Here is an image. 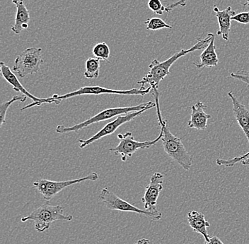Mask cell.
<instances>
[{"label":"cell","instance_id":"6da1fadb","mask_svg":"<svg viewBox=\"0 0 249 244\" xmlns=\"http://www.w3.org/2000/svg\"><path fill=\"white\" fill-rule=\"evenodd\" d=\"M213 33H209L207 35V37L204 39L197 38V43L192 48L188 49H181L179 52L173 54L170 58L165 60L164 62H160L159 60H154L149 65V71L147 75L141 81L138 82V84H140L142 89H146V85H149L152 88V91L158 90L159 85L160 82L164 79L165 77H167L170 74V68L179 58L183 56L186 55L190 52H194V51L201 50L202 49H205L209 45L210 40H211Z\"/></svg>","mask_w":249,"mask_h":244},{"label":"cell","instance_id":"7a4b0ae2","mask_svg":"<svg viewBox=\"0 0 249 244\" xmlns=\"http://www.w3.org/2000/svg\"><path fill=\"white\" fill-rule=\"evenodd\" d=\"M155 103L159 124L163 133L161 141L165 153L167 154L173 161L178 163L183 169L189 170L193 165L194 156L186 150L181 139L171 133L168 127L167 120H164L161 117L160 101H156Z\"/></svg>","mask_w":249,"mask_h":244},{"label":"cell","instance_id":"3957f363","mask_svg":"<svg viewBox=\"0 0 249 244\" xmlns=\"http://www.w3.org/2000/svg\"><path fill=\"white\" fill-rule=\"evenodd\" d=\"M152 88L150 86L148 87L146 89H142V88H132L131 90H127V91H118V90L110 89V88H104L101 86H85L79 88L77 91L70 92L62 96L54 94L52 97L48 98L41 99V100L38 103H31L29 105V108L35 106H40L43 104H53L59 105L64 99L71 98L76 97V96H89V95H95L99 96L101 94H116L124 95V96H144L152 91Z\"/></svg>","mask_w":249,"mask_h":244},{"label":"cell","instance_id":"277c9868","mask_svg":"<svg viewBox=\"0 0 249 244\" xmlns=\"http://www.w3.org/2000/svg\"><path fill=\"white\" fill-rule=\"evenodd\" d=\"M156 107L155 102H149L145 103L140 104L133 107H113V108H108L102 110L97 114L91 116L89 119H87L85 122L75 124L72 127H65V126L59 125L56 127L55 131L57 133L63 134V133H70L72 132H77L79 130L87 128L89 126L92 125L96 123L104 122L108 120L115 116H119L121 114H128V113H134V112L140 111L145 108H154Z\"/></svg>","mask_w":249,"mask_h":244},{"label":"cell","instance_id":"5b68a950","mask_svg":"<svg viewBox=\"0 0 249 244\" xmlns=\"http://www.w3.org/2000/svg\"><path fill=\"white\" fill-rule=\"evenodd\" d=\"M72 220V215L64 214L61 206H51L47 203L39 207L29 215L23 217L21 222L32 220L34 222L35 229L38 232H43L51 228L53 222L58 220L71 221Z\"/></svg>","mask_w":249,"mask_h":244},{"label":"cell","instance_id":"8992f818","mask_svg":"<svg viewBox=\"0 0 249 244\" xmlns=\"http://www.w3.org/2000/svg\"><path fill=\"white\" fill-rule=\"evenodd\" d=\"M100 198L105 206L111 211H119L122 212H135V213L142 214L154 221L160 220L162 217V214L159 211L157 212H152L147 210H141L137 208L136 206L130 204L128 202L118 197L107 187L101 189Z\"/></svg>","mask_w":249,"mask_h":244},{"label":"cell","instance_id":"52a82bcc","mask_svg":"<svg viewBox=\"0 0 249 244\" xmlns=\"http://www.w3.org/2000/svg\"><path fill=\"white\" fill-rule=\"evenodd\" d=\"M43 63L41 48H27L17 56L14 64L13 71L19 77H26L38 72Z\"/></svg>","mask_w":249,"mask_h":244},{"label":"cell","instance_id":"ba28073f","mask_svg":"<svg viewBox=\"0 0 249 244\" xmlns=\"http://www.w3.org/2000/svg\"><path fill=\"white\" fill-rule=\"evenodd\" d=\"M162 136V131L160 130L158 137L153 141L140 142L135 139L131 132H126L124 134L119 133L117 136L120 140L119 144L116 147H110L109 151L113 152L116 155H121L122 161L125 162L127 161V158H131L132 155L140 149L144 150L155 146L157 143L161 140Z\"/></svg>","mask_w":249,"mask_h":244},{"label":"cell","instance_id":"9c48e42d","mask_svg":"<svg viewBox=\"0 0 249 244\" xmlns=\"http://www.w3.org/2000/svg\"><path fill=\"white\" fill-rule=\"evenodd\" d=\"M98 179H99V175L96 172H91L82 178L68 180V181H54L40 179L34 183V186L43 195L45 200L49 201L67 187L83 182V181H96Z\"/></svg>","mask_w":249,"mask_h":244},{"label":"cell","instance_id":"30bf717a","mask_svg":"<svg viewBox=\"0 0 249 244\" xmlns=\"http://www.w3.org/2000/svg\"><path fill=\"white\" fill-rule=\"evenodd\" d=\"M148 110H150V108H145L144 110H140V111L134 112V113H128V114H121L116 116V119L104 126L99 132L93 135L92 137L89 138V139L79 140L78 142L80 144L79 147L85 148L87 146L91 145V144L96 142V141H99L101 138L113 134L121 126L124 125L125 123L131 122L137 116H140V114H142Z\"/></svg>","mask_w":249,"mask_h":244},{"label":"cell","instance_id":"8fae6325","mask_svg":"<svg viewBox=\"0 0 249 244\" xmlns=\"http://www.w3.org/2000/svg\"><path fill=\"white\" fill-rule=\"evenodd\" d=\"M163 177L164 176L160 172H155L151 177L150 182L146 186L145 193L142 198V202L144 204V209L157 212V200L160 192L163 189Z\"/></svg>","mask_w":249,"mask_h":244},{"label":"cell","instance_id":"7c38bea8","mask_svg":"<svg viewBox=\"0 0 249 244\" xmlns=\"http://www.w3.org/2000/svg\"><path fill=\"white\" fill-rule=\"evenodd\" d=\"M228 96L232 102L235 119L245 134L249 144V110L233 95L232 91L229 92Z\"/></svg>","mask_w":249,"mask_h":244},{"label":"cell","instance_id":"4fadbf2b","mask_svg":"<svg viewBox=\"0 0 249 244\" xmlns=\"http://www.w3.org/2000/svg\"><path fill=\"white\" fill-rule=\"evenodd\" d=\"M206 108V105L200 101L192 105L191 119L188 123L189 128L197 130H205L208 128V121L212 116L205 113Z\"/></svg>","mask_w":249,"mask_h":244},{"label":"cell","instance_id":"5bb4252c","mask_svg":"<svg viewBox=\"0 0 249 244\" xmlns=\"http://www.w3.org/2000/svg\"><path fill=\"white\" fill-rule=\"evenodd\" d=\"M213 10L215 13L219 23V31L217 33V35H222L224 40L228 41L232 21L231 18L236 15V12L232 10L231 7H228L224 10L220 11L216 5L214 6Z\"/></svg>","mask_w":249,"mask_h":244},{"label":"cell","instance_id":"9a60e30c","mask_svg":"<svg viewBox=\"0 0 249 244\" xmlns=\"http://www.w3.org/2000/svg\"><path fill=\"white\" fill-rule=\"evenodd\" d=\"M0 71H1V77L4 78V80L7 81L8 83L13 87V89L17 93H21L22 96H26L32 99V103H38L41 100V98L36 97L23 86L18 78L14 74L13 71H12L10 68L3 62L0 63Z\"/></svg>","mask_w":249,"mask_h":244},{"label":"cell","instance_id":"2e32d148","mask_svg":"<svg viewBox=\"0 0 249 244\" xmlns=\"http://www.w3.org/2000/svg\"><path fill=\"white\" fill-rule=\"evenodd\" d=\"M188 222L194 232L199 233L203 236L205 242H209L210 236L207 228H210L209 222L205 220V214L197 211H191L188 214Z\"/></svg>","mask_w":249,"mask_h":244},{"label":"cell","instance_id":"e0dca14e","mask_svg":"<svg viewBox=\"0 0 249 244\" xmlns=\"http://www.w3.org/2000/svg\"><path fill=\"white\" fill-rule=\"evenodd\" d=\"M214 40H215V35L213 33L209 45L205 49H204L203 52L200 54V63L194 64V66H196L197 69L214 67L219 64V59L215 51L216 46Z\"/></svg>","mask_w":249,"mask_h":244},{"label":"cell","instance_id":"ac0fdd59","mask_svg":"<svg viewBox=\"0 0 249 244\" xmlns=\"http://www.w3.org/2000/svg\"><path fill=\"white\" fill-rule=\"evenodd\" d=\"M30 15L29 10L22 2L17 6L15 23L12 26V30L15 34H20L21 31L29 28V22L30 21Z\"/></svg>","mask_w":249,"mask_h":244},{"label":"cell","instance_id":"d6986e66","mask_svg":"<svg viewBox=\"0 0 249 244\" xmlns=\"http://www.w3.org/2000/svg\"><path fill=\"white\" fill-rule=\"evenodd\" d=\"M100 60L96 57H90L85 62L84 76L88 79H96L100 74Z\"/></svg>","mask_w":249,"mask_h":244},{"label":"cell","instance_id":"ffe728a7","mask_svg":"<svg viewBox=\"0 0 249 244\" xmlns=\"http://www.w3.org/2000/svg\"><path fill=\"white\" fill-rule=\"evenodd\" d=\"M27 97L25 96H14L12 99L7 102H3L0 105V127H2L3 124L6 122V115H7L8 109L16 101H20L21 102H26Z\"/></svg>","mask_w":249,"mask_h":244},{"label":"cell","instance_id":"44dd1931","mask_svg":"<svg viewBox=\"0 0 249 244\" xmlns=\"http://www.w3.org/2000/svg\"><path fill=\"white\" fill-rule=\"evenodd\" d=\"M239 163H241L243 165H249V152L246 153L245 155L236 157V158H233L232 159L225 160L219 158L216 161L217 165L224 166L226 167H233V165Z\"/></svg>","mask_w":249,"mask_h":244},{"label":"cell","instance_id":"7402d4cb","mask_svg":"<svg viewBox=\"0 0 249 244\" xmlns=\"http://www.w3.org/2000/svg\"><path fill=\"white\" fill-rule=\"evenodd\" d=\"M93 56L100 60L108 62L110 51L108 45L106 43H99L93 47L92 49Z\"/></svg>","mask_w":249,"mask_h":244},{"label":"cell","instance_id":"603a6c76","mask_svg":"<svg viewBox=\"0 0 249 244\" xmlns=\"http://www.w3.org/2000/svg\"><path fill=\"white\" fill-rule=\"evenodd\" d=\"M144 24L147 26L146 29L148 31H158L162 29H172V26L171 25L165 22L161 18H157V17L148 18L147 21L144 22Z\"/></svg>","mask_w":249,"mask_h":244},{"label":"cell","instance_id":"cb8c5ba5","mask_svg":"<svg viewBox=\"0 0 249 244\" xmlns=\"http://www.w3.org/2000/svg\"><path fill=\"white\" fill-rule=\"evenodd\" d=\"M148 7L157 15H162L166 12V7L163 5L161 0H149Z\"/></svg>","mask_w":249,"mask_h":244},{"label":"cell","instance_id":"d4e9b609","mask_svg":"<svg viewBox=\"0 0 249 244\" xmlns=\"http://www.w3.org/2000/svg\"><path fill=\"white\" fill-rule=\"evenodd\" d=\"M230 77L237 79L249 85V71H239L230 74Z\"/></svg>","mask_w":249,"mask_h":244},{"label":"cell","instance_id":"484cf974","mask_svg":"<svg viewBox=\"0 0 249 244\" xmlns=\"http://www.w3.org/2000/svg\"><path fill=\"white\" fill-rule=\"evenodd\" d=\"M232 21L241 23V24H248L249 23V11L247 12H241L232 16Z\"/></svg>","mask_w":249,"mask_h":244},{"label":"cell","instance_id":"4316f807","mask_svg":"<svg viewBox=\"0 0 249 244\" xmlns=\"http://www.w3.org/2000/svg\"><path fill=\"white\" fill-rule=\"evenodd\" d=\"M187 1H188V0H179L177 2L171 4L170 5L166 7V12H171L172 9H174V8L178 7V6H180V7H184V6L186 5Z\"/></svg>","mask_w":249,"mask_h":244},{"label":"cell","instance_id":"83f0119b","mask_svg":"<svg viewBox=\"0 0 249 244\" xmlns=\"http://www.w3.org/2000/svg\"><path fill=\"white\" fill-rule=\"evenodd\" d=\"M204 244H225L217 236H213L210 238L209 242H205Z\"/></svg>","mask_w":249,"mask_h":244},{"label":"cell","instance_id":"f1b7e54d","mask_svg":"<svg viewBox=\"0 0 249 244\" xmlns=\"http://www.w3.org/2000/svg\"><path fill=\"white\" fill-rule=\"evenodd\" d=\"M134 244H152L150 241L147 239H142L138 240V242H135Z\"/></svg>","mask_w":249,"mask_h":244},{"label":"cell","instance_id":"f546056e","mask_svg":"<svg viewBox=\"0 0 249 244\" xmlns=\"http://www.w3.org/2000/svg\"><path fill=\"white\" fill-rule=\"evenodd\" d=\"M23 1V0H12V2H13V4H16V5H18L19 3L22 2Z\"/></svg>","mask_w":249,"mask_h":244},{"label":"cell","instance_id":"4dcf8cb0","mask_svg":"<svg viewBox=\"0 0 249 244\" xmlns=\"http://www.w3.org/2000/svg\"><path fill=\"white\" fill-rule=\"evenodd\" d=\"M244 6H247V7H249V0H247V3L244 4Z\"/></svg>","mask_w":249,"mask_h":244}]
</instances>
